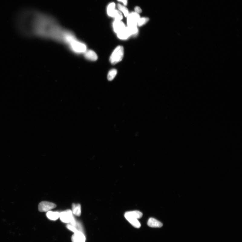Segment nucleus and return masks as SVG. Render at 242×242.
Masks as SVG:
<instances>
[{
	"instance_id": "nucleus-13",
	"label": "nucleus",
	"mask_w": 242,
	"mask_h": 242,
	"mask_svg": "<svg viewBox=\"0 0 242 242\" xmlns=\"http://www.w3.org/2000/svg\"><path fill=\"white\" fill-rule=\"evenodd\" d=\"M60 213L58 212L49 211L47 212V216L50 220L55 221L59 217Z\"/></svg>"
},
{
	"instance_id": "nucleus-11",
	"label": "nucleus",
	"mask_w": 242,
	"mask_h": 242,
	"mask_svg": "<svg viewBox=\"0 0 242 242\" xmlns=\"http://www.w3.org/2000/svg\"><path fill=\"white\" fill-rule=\"evenodd\" d=\"M147 224L152 228H160L163 226L162 223L153 217H151L148 220Z\"/></svg>"
},
{
	"instance_id": "nucleus-8",
	"label": "nucleus",
	"mask_w": 242,
	"mask_h": 242,
	"mask_svg": "<svg viewBox=\"0 0 242 242\" xmlns=\"http://www.w3.org/2000/svg\"><path fill=\"white\" fill-rule=\"evenodd\" d=\"M72 242H85L86 238L83 233L78 231L72 235Z\"/></svg>"
},
{
	"instance_id": "nucleus-10",
	"label": "nucleus",
	"mask_w": 242,
	"mask_h": 242,
	"mask_svg": "<svg viewBox=\"0 0 242 242\" xmlns=\"http://www.w3.org/2000/svg\"><path fill=\"white\" fill-rule=\"evenodd\" d=\"M84 53L85 57L91 61H96L98 59L96 53L92 50H87Z\"/></svg>"
},
{
	"instance_id": "nucleus-14",
	"label": "nucleus",
	"mask_w": 242,
	"mask_h": 242,
	"mask_svg": "<svg viewBox=\"0 0 242 242\" xmlns=\"http://www.w3.org/2000/svg\"><path fill=\"white\" fill-rule=\"evenodd\" d=\"M117 35L118 38L122 40L128 39L131 35L127 27L123 31L117 34Z\"/></svg>"
},
{
	"instance_id": "nucleus-5",
	"label": "nucleus",
	"mask_w": 242,
	"mask_h": 242,
	"mask_svg": "<svg viewBox=\"0 0 242 242\" xmlns=\"http://www.w3.org/2000/svg\"><path fill=\"white\" fill-rule=\"evenodd\" d=\"M56 207V204L53 203L43 201L39 204L38 210L40 212H47L55 208Z\"/></svg>"
},
{
	"instance_id": "nucleus-9",
	"label": "nucleus",
	"mask_w": 242,
	"mask_h": 242,
	"mask_svg": "<svg viewBox=\"0 0 242 242\" xmlns=\"http://www.w3.org/2000/svg\"><path fill=\"white\" fill-rule=\"evenodd\" d=\"M143 214L138 211H128L125 214L126 218L127 217H132L138 219L141 218Z\"/></svg>"
},
{
	"instance_id": "nucleus-17",
	"label": "nucleus",
	"mask_w": 242,
	"mask_h": 242,
	"mask_svg": "<svg viewBox=\"0 0 242 242\" xmlns=\"http://www.w3.org/2000/svg\"><path fill=\"white\" fill-rule=\"evenodd\" d=\"M117 74V71L116 69H112L109 71L107 75V79L109 81L113 80Z\"/></svg>"
},
{
	"instance_id": "nucleus-15",
	"label": "nucleus",
	"mask_w": 242,
	"mask_h": 242,
	"mask_svg": "<svg viewBox=\"0 0 242 242\" xmlns=\"http://www.w3.org/2000/svg\"><path fill=\"white\" fill-rule=\"evenodd\" d=\"M126 219L135 228H139L140 227L141 224L138 219L131 217L126 218Z\"/></svg>"
},
{
	"instance_id": "nucleus-6",
	"label": "nucleus",
	"mask_w": 242,
	"mask_h": 242,
	"mask_svg": "<svg viewBox=\"0 0 242 242\" xmlns=\"http://www.w3.org/2000/svg\"><path fill=\"white\" fill-rule=\"evenodd\" d=\"M73 216L72 211L69 210L60 213L59 214V217L61 221L65 223H69L70 222V220L72 217Z\"/></svg>"
},
{
	"instance_id": "nucleus-23",
	"label": "nucleus",
	"mask_w": 242,
	"mask_h": 242,
	"mask_svg": "<svg viewBox=\"0 0 242 242\" xmlns=\"http://www.w3.org/2000/svg\"><path fill=\"white\" fill-rule=\"evenodd\" d=\"M118 1L122 2L125 5H126L128 4V0H117Z\"/></svg>"
},
{
	"instance_id": "nucleus-2",
	"label": "nucleus",
	"mask_w": 242,
	"mask_h": 242,
	"mask_svg": "<svg viewBox=\"0 0 242 242\" xmlns=\"http://www.w3.org/2000/svg\"><path fill=\"white\" fill-rule=\"evenodd\" d=\"M124 48L122 46H117L113 51L110 57V61L112 64L115 65L122 60L124 56Z\"/></svg>"
},
{
	"instance_id": "nucleus-18",
	"label": "nucleus",
	"mask_w": 242,
	"mask_h": 242,
	"mask_svg": "<svg viewBox=\"0 0 242 242\" xmlns=\"http://www.w3.org/2000/svg\"><path fill=\"white\" fill-rule=\"evenodd\" d=\"M113 17L115 18V20L120 21L123 19V16L120 11L115 10L113 14Z\"/></svg>"
},
{
	"instance_id": "nucleus-12",
	"label": "nucleus",
	"mask_w": 242,
	"mask_h": 242,
	"mask_svg": "<svg viewBox=\"0 0 242 242\" xmlns=\"http://www.w3.org/2000/svg\"><path fill=\"white\" fill-rule=\"evenodd\" d=\"M72 212L75 215L80 216L81 214V207L80 204H73L72 205Z\"/></svg>"
},
{
	"instance_id": "nucleus-4",
	"label": "nucleus",
	"mask_w": 242,
	"mask_h": 242,
	"mask_svg": "<svg viewBox=\"0 0 242 242\" xmlns=\"http://www.w3.org/2000/svg\"><path fill=\"white\" fill-rule=\"evenodd\" d=\"M127 17H128L127 23L128 27H137L138 21L140 18L139 14L135 12H132L131 14H129Z\"/></svg>"
},
{
	"instance_id": "nucleus-7",
	"label": "nucleus",
	"mask_w": 242,
	"mask_h": 242,
	"mask_svg": "<svg viewBox=\"0 0 242 242\" xmlns=\"http://www.w3.org/2000/svg\"><path fill=\"white\" fill-rule=\"evenodd\" d=\"M126 28L125 24L122 21L115 20L113 23V28L114 32L117 34L123 31Z\"/></svg>"
},
{
	"instance_id": "nucleus-19",
	"label": "nucleus",
	"mask_w": 242,
	"mask_h": 242,
	"mask_svg": "<svg viewBox=\"0 0 242 242\" xmlns=\"http://www.w3.org/2000/svg\"><path fill=\"white\" fill-rule=\"evenodd\" d=\"M117 7L119 11H122L123 14L124 16L126 17L128 16L129 14V11L128 8L123 5L120 4L117 5Z\"/></svg>"
},
{
	"instance_id": "nucleus-3",
	"label": "nucleus",
	"mask_w": 242,
	"mask_h": 242,
	"mask_svg": "<svg viewBox=\"0 0 242 242\" xmlns=\"http://www.w3.org/2000/svg\"><path fill=\"white\" fill-rule=\"evenodd\" d=\"M70 49L77 54L84 53L87 50L85 44L75 39L69 45Z\"/></svg>"
},
{
	"instance_id": "nucleus-22",
	"label": "nucleus",
	"mask_w": 242,
	"mask_h": 242,
	"mask_svg": "<svg viewBox=\"0 0 242 242\" xmlns=\"http://www.w3.org/2000/svg\"><path fill=\"white\" fill-rule=\"evenodd\" d=\"M135 10L136 13L138 14L142 12V10L141 8L140 7H138V6H137V7L135 8Z\"/></svg>"
},
{
	"instance_id": "nucleus-20",
	"label": "nucleus",
	"mask_w": 242,
	"mask_h": 242,
	"mask_svg": "<svg viewBox=\"0 0 242 242\" xmlns=\"http://www.w3.org/2000/svg\"><path fill=\"white\" fill-rule=\"evenodd\" d=\"M149 18L147 17L140 18L138 21L137 25L142 26L146 24L149 21Z\"/></svg>"
},
{
	"instance_id": "nucleus-16",
	"label": "nucleus",
	"mask_w": 242,
	"mask_h": 242,
	"mask_svg": "<svg viewBox=\"0 0 242 242\" xmlns=\"http://www.w3.org/2000/svg\"><path fill=\"white\" fill-rule=\"evenodd\" d=\"M116 4L114 2H112L109 4L107 8V13L109 16L113 17V14L115 10Z\"/></svg>"
},
{
	"instance_id": "nucleus-1",
	"label": "nucleus",
	"mask_w": 242,
	"mask_h": 242,
	"mask_svg": "<svg viewBox=\"0 0 242 242\" xmlns=\"http://www.w3.org/2000/svg\"><path fill=\"white\" fill-rule=\"evenodd\" d=\"M16 24L19 32L27 37L62 41L65 30L53 18L42 12L31 9L21 11L16 17Z\"/></svg>"
},
{
	"instance_id": "nucleus-21",
	"label": "nucleus",
	"mask_w": 242,
	"mask_h": 242,
	"mask_svg": "<svg viewBox=\"0 0 242 242\" xmlns=\"http://www.w3.org/2000/svg\"><path fill=\"white\" fill-rule=\"evenodd\" d=\"M67 227L70 230V231L74 232V233L78 231L76 228L71 225L68 224L67 225Z\"/></svg>"
}]
</instances>
